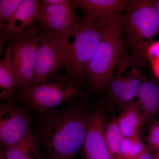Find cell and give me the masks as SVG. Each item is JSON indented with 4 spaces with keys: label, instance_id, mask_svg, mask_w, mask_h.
Returning <instances> with one entry per match:
<instances>
[{
    "label": "cell",
    "instance_id": "6da1fadb",
    "mask_svg": "<svg viewBox=\"0 0 159 159\" xmlns=\"http://www.w3.org/2000/svg\"><path fill=\"white\" fill-rule=\"evenodd\" d=\"M81 108L69 107L46 118L42 137L49 159H74L82 147L91 114Z\"/></svg>",
    "mask_w": 159,
    "mask_h": 159
},
{
    "label": "cell",
    "instance_id": "7a4b0ae2",
    "mask_svg": "<svg viewBox=\"0 0 159 159\" xmlns=\"http://www.w3.org/2000/svg\"><path fill=\"white\" fill-rule=\"evenodd\" d=\"M122 40L132 59L142 67L149 66L147 53L159 34V18L155 1L130 0L119 17Z\"/></svg>",
    "mask_w": 159,
    "mask_h": 159
},
{
    "label": "cell",
    "instance_id": "3957f363",
    "mask_svg": "<svg viewBox=\"0 0 159 159\" xmlns=\"http://www.w3.org/2000/svg\"><path fill=\"white\" fill-rule=\"evenodd\" d=\"M107 27L85 17L76 28L56 37L67 51L71 68L70 77L77 82L87 80L90 62Z\"/></svg>",
    "mask_w": 159,
    "mask_h": 159
},
{
    "label": "cell",
    "instance_id": "277c9868",
    "mask_svg": "<svg viewBox=\"0 0 159 159\" xmlns=\"http://www.w3.org/2000/svg\"><path fill=\"white\" fill-rule=\"evenodd\" d=\"M124 47L119 17L106 29L89 65L87 81L93 92L102 93L107 88Z\"/></svg>",
    "mask_w": 159,
    "mask_h": 159
},
{
    "label": "cell",
    "instance_id": "5b68a950",
    "mask_svg": "<svg viewBox=\"0 0 159 159\" xmlns=\"http://www.w3.org/2000/svg\"><path fill=\"white\" fill-rule=\"evenodd\" d=\"M82 95L79 83L62 74L49 77L20 91L19 98L35 111L45 113Z\"/></svg>",
    "mask_w": 159,
    "mask_h": 159
},
{
    "label": "cell",
    "instance_id": "8992f818",
    "mask_svg": "<svg viewBox=\"0 0 159 159\" xmlns=\"http://www.w3.org/2000/svg\"><path fill=\"white\" fill-rule=\"evenodd\" d=\"M146 78L143 68L134 61L124 46L107 88L109 102L123 108L137 97Z\"/></svg>",
    "mask_w": 159,
    "mask_h": 159
},
{
    "label": "cell",
    "instance_id": "52a82bcc",
    "mask_svg": "<svg viewBox=\"0 0 159 159\" xmlns=\"http://www.w3.org/2000/svg\"><path fill=\"white\" fill-rule=\"evenodd\" d=\"M62 69L70 76V58L65 47L53 34L41 30L38 43L33 85L58 75Z\"/></svg>",
    "mask_w": 159,
    "mask_h": 159
},
{
    "label": "cell",
    "instance_id": "ba28073f",
    "mask_svg": "<svg viewBox=\"0 0 159 159\" xmlns=\"http://www.w3.org/2000/svg\"><path fill=\"white\" fill-rule=\"evenodd\" d=\"M41 30L11 39V63L15 72L17 88L20 92L33 85L38 43Z\"/></svg>",
    "mask_w": 159,
    "mask_h": 159
},
{
    "label": "cell",
    "instance_id": "9c48e42d",
    "mask_svg": "<svg viewBox=\"0 0 159 159\" xmlns=\"http://www.w3.org/2000/svg\"><path fill=\"white\" fill-rule=\"evenodd\" d=\"M42 2L38 18L42 31L59 37L80 25L81 20L71 3L49 5Z\"/></svg>",
    "mask_w": 159,
    "mask_h": 159
},
{
    "label": "cell",
    "instance_id": "30bf717a",
    "mask_svg": "<svg viewBox=\"0 0 159 159\" xmlns=\"http://www.w3.org/2000/svg\"><path fill=\"white\" fill-rule=\"evenodd\" d=\"M30 130L25 109L11 101L0 107V142L5 149L16 144Z\"/></svg>",
    "mask_w": 159,
    "mask_h": 159
},
{
    "label": "cell",
    "instance_id": "8fae6325",
    "mask_svg": "<svg viewBox=\"0 0 159 159\" xmlns=\"http://www.w3.org/2000/svg\"><path fill=\"white\" fill-rule=\"evenodd\" d=\"M42 2L38 0H23L8 23L0 28L1 54L4 52V43L12 39L40 30L38 27L39 14Z\"/></svg>",
    "mask_w": 159,
    "mask_h": 159
},
{
    "label": "cell",
    "instance_id": "7c38bea8",
    "mask_svg": "<svg viewBox=\"0 0 159 159\" xmlns=\"http://www.w3.org/2000/svg\"><path fill=\"white\" fill-rule=\"evenodd\" d=\"M105 114L101 102L90 116L88 128L81 147L83 159H115L106 141Z\"/></svg>",
    "mask_w": 159,
    "mask_h": 159
},
{
    "label": "cell",
    "instance_id": "4fadbf2b",
    "mask_svg": "<svg viewBox=\"0 0 159 159\" xmlns=\"http://www.w3.org/2000/svg\"><path fill=\"white\" fill-rule=\"evenodd\" d=\"M72 5L85 13V17L103 26L111 25L126 10L125 0H73Z\"/></svg>",
    "mask_w": 159,
    "mask_h": 159
},
{
    "label": "cell",
    "instance_id": "5bb4252c",
    "mask_svg": "<svg viewBox=\"0 0 159 159\" xmlns=\"http://www.w3.org/2000/svg\"><path fill=\"white\" fill-rule=\"evenodd\" d=\"M138 103L142 108L144 123H149L159 115V80L146 78L138 93Z\"/></svg>",
    "mask_w": 159,
    "mask_h": 159
},
{
    "label": "cell",
    "instance_id": "9a60e30c",
    "mask_svg": "<svg viewBox=\"0 0 159 159\" xmlns=\"http://www.w3.org/2000/svg\"><path fill=\"white\" fill-rule=\"evenodd\" d=\"M118 125L124 137H139L141 126L144 123L142 114L138 102H128L122 108L117 118Z\"/></svg>",
    "mask_w": 159,
    "mask_h": 159
},
{
    "label": "cell",
    "instance_id": "2e32d148",
    "mask_svg": "<svg viewBox=\"0 0 159 159\" xmlns=\"http://www.w3.org/2000/svg\"><path fill=\"white\" fill-rule=\"evenodd\" d=\"M17 88L15 72L11 63V51L8 46L0 61V98L9 102L14 98Z\"/></svg>",
    "mask_w": 159,
    "mask_h": 159
},
{
    "label": "cell",
    "instance_id": "e0dca14e",
    "mask_svg": "<svg viewBox=\"0 0 159 159\" xmlns=\"http://www.w3.org/2000/svg\"><path fill=\"white\" fill-rule=\"evenodd\" d=\"M4 149L7 159H42V155L31 130L19 142Z\"/></svg>",
    "mask_w": 159,
    "mask_h": 159
},
{
    "label": "cell",
    "instance_id": "ac0fdd59",
    "mask_svg": "<svg viewBox=\"0 0 159 159\" xmlns=\"http://www.w3.org/2000/svg\"><path fill=\"white\" fill-rule=\"evenodd\" d=\"M104 134L111 153L115 159H119V148L124 136L119 129L117 117H113L106 124Z\"/></svg>",
    "mask_w": 159,
    "mask_h": 159
},
{
    "label": "cell",
    "instance_id": "d6986e66",
    "mask_svg": "<svg viewBox=\"0 0 159 159\" xmlns=\"http://www.w3.org/2000/svg\"><path fill=\"white\" fill-rule=\"evenodd\" d=\"M146 146L140 137H124L119 148V159L132 158L138 156L145 149Z\"/></svg>",
    "mask_w": 159,
    "mask_h": 159
},
{
    "label": "cell",
    "instance_id": "ffe728a7",
    "mask_svg": "<svg viewBox=\"0 0 159 159\" xmlns=\"http://www.w3.org/2000/svg\"><path fill=\"white\" fill-rule=\"evenodd\" d=\"M22 2V0L0 1V28L8 23Z\"/></svg>",
    "mask_w": 159,
    "mask_h": 159
},
{
    "label": "cell",
    "instance_id": "44dd1931",
    "mask_svg": "<svg viewBox=\"0 0 159 159\" xmlns=\"http://www.w3.org/2000/svg\"><path fill=\"white\" fill-rule=\"evenodd\" d=\"M148 134L146 138V147L157 152L159 150V121L157 119L149 122Z\"/></svg>",
    "mask_w": 159,
    "mask_h": 159
},
{
    "label": "cell",
    "instance_id": "7402d4cb",
    "mask_svg": "<svg viewBox=\"0 0 159 159\" xmlns=\"http://www.w3.org/2000/svg\"><path fill=\"white\" fill-rule=\"evenodd\" d=\"M147 55L149 63L159 59V41L152 42L148 49Z\"/></svg>",
    "mask_w": 159,
    "mask_h": 159
},
{
    "label": "cell",
    "instance_id": "603a6c76",
    "mask_svg": "<svg viewBox=\"0 0 159 159\" xmlns=\"http://www.w3.org/2000/svg\"><path fill=\"white\" fill-rule=\"evenodd\" d=\"M156 153L154 151L145 147L142 152L135 157V159H154Z\"/></svg>",
    "mask_w": 159,
    "mask_h": 159
},
{
    "label": "cell",
    "instance_id": "cb8c5ba5",
    "mask_svg": "<svg viewBox=\"0 0 159 159\" xmlns=\"http://www.w3.org/2000/svg\"><path fill=\"white\" fill-rule=\"evenodd\" d=\"M155 76L159 80V59L150 63Z\"/></svg>",
    "mask_w": 159,
    "mask_h": 159
},
{
    "label": "cell",
    "instance_id": "d4e9b609",
    "mask_svg": "<svg viewBox=\"0 0 159 159\" xmlns=\"http://www.w3.org/2000/svg\"><path fill=\"white\" fill-rule=\"evenodd\" d=\"M43 2L49 5H62L71 3V1L69 0H43Z\"/></svg>",
    "mask_w": 159,
    "mask_h": 159
},
{
    "label": "cell",
    "instance_id": "484cf974",
    "mask_svg": "<svg viewBox=\"0 0 159 159\" xmlns=\"http://www.w3.org/2000/svg\"><path fill=\"white\" fill-rule=\"evenodd\" d=\"M0 159H7V158H6V154H5L4 149H2V150L1 151Z\"/></svg>",
    "mask_w": 159,
    "mask_h": 159
},
{
    "label": "cell",
    "instance_id": "4316f807",
    "mask_svg": "<svg viewBox=\"0 0 159 159\" xmlns=\"http://www.w3.org/2000/svg\"><path fill=\"white\" fill-rule=\"evenodd\" d=\"M155 2L156 8L157 11L159 18V0H157V1H155Z\"/></svg>",
    "mask_w": 159,
    "mask_h": 159
},
{
    "label": "cell",
    "instance_id": "83f0119b",
    "mask_svg": "<svg viewBox=\"0 0 159 159\" xmlns=\"http://www.w3.org/2000/svg\"><path fill=\"white\" fill-rule=\"evenodd\" d=\"M154 159H159V150L156 152L155 157Z\"/></svg>",
    "mask_w": 159,
    "mask_h": 159
},
{
    "label": "cell",
    "instance_id": "f1b7e54d",
    "mask_svg": "<svg viewBox=\"0 0 159 159\" xmlns=\"http://www.w3.org/2000/svg\"><path fill=\"white\" fill-rule=\"evenodd\" d=\"M135 159L134 158H129V159Z\"/></svg>",
    "mask_w": 159,
    "mask_h": 159
}]
</instances>
